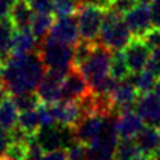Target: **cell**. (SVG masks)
<instances>
[{
	"label": "cell",
	"mask_w": 160,
	"mask_h": 160,
	"mask_svg": "<svg viewBox=\"0 0 160 160\" xmlns=\"http://www.w3.org/2000/svg\"><path fill=\"white\" fill-rule=\"evenodd\" d=\"M47 66L38 50L29 54H12L4 64L3 85L11 95L32 93L42 79Z\"/></svg>",
	"instance_id": "obj_1"
},
{
	"label": "cell",
	"mask_w": 160,
	"mask_h": 160,
	"mask_svg": "<svg viewBox=\"0 0 160 160\" xmlns=\"http://www.w3.org/2000/svg\"><path fill=\"white\" fill-rule=\"evenodd\" d=\"M38 54L47 69L69 72L73 68L74 47L68 45L48 35L38 44Z\"/></svg>",
	"instance_id": "obj_2"
},
{
	"label": "cell",
	"mask_w": 160,
	"mask_h": 160,
	"mask_svg": "<svg viewBox=\"0 0 160 160\" xmlns=\"http://www.w3.org/2000/svg\"><path fill=\"white\" fill-rule=\"evenodd\" d=\"M114 50L107 48L99 40L91 50L89 57L85 60L77 69L82 73V76L88 79L90 88L95 86L102 79L110 76V65Z\"/></svg>",
	"instance_id": "obj_3"
},
{
	"label": "cell",
	"mask_w": 160,
	"mask_h": 160,
	"mask_svg": "<svg viewBox=\"0 0 160 160\" xmlns=\"http://www.w3.org/2000/svg\"><path fill=\"white\" fill-rule=\"evenodd\" d=\"M131 38H132V33L124 22L123 15L112 9H107L101 28L99 41L115 52V50H122L131 41Z\"/></svg>",
	"instance_id": "obj_4"
},
{
	"label": "cell",
	"mask_w": 160,
	"mask_h": 160,
	"mask_svg": "<svg viewBox=\"0 0 160 160\" xmlns=\"http://www.w3.org/2000/svg\"><path fill=\"white\" fill-rule=\"evenodd\" d=\"M106 11L107 9L94 4H88V3L82 4V7L77 12L79 36H81L82 40L98 41L101 28L106 16Z\"/></svg>",
	"instance_id": "obj_5"
},
{
	"label": "cell",
	"mask_w": 160,
	"mask_h": 160,
	"mask_svg": "<svg viewBox=\"0 0 160 160\" xmlns=\"http://www.w3.org/2000/svg\"><path fill=\"white\" fill-rule=\"evenodd\" d=\"M107 122L108 117L101 115V114H91V115L83 117L81 122L73 128L74 138L76 140L83 143L85 146H89L102 135Z\"/></svg>",
	"instance_id": "obj_6"
},
{
	"label": "cell",
	"mask_w": 160,
	"mask_h": 160,
	"mask_svg": "<svg viewBox=\"0 0 160 160\" xmlns=\"http://www.w3.org/2000/svg\"><path fill=\"white\" fill-rule=\"evenodd\" d=\"M66 72L47 69L37 86V94L42 103H54L61 101V89L66 77Z\"/></svg>",
	"instance_id": "obj_7"
},
{
	"label": "cell",
	"mask_w": 160,
	"mask_h": 160,
	"mask_svg": "<svg viewBox=\"0 0 160 160\" xmlns=\"http://www.w3.org/2000/svg\"><path fill=\"white\" fill-rule=\"evenodd\" d=\"M91 88L88 79L82 76L77 68H72L68 72L61 89V101H81L90 94Z\"/></svg>",
	"instance_id": "obj_8"
},
{
	"label": "cell",
	"mask_w": 160,
	"mask_h": 160,
	"mask_svg": "<svg viewBox=\"0 0 160 160\" xmlns=\"http://www.w3.org/2000/svg\"><path fill=\"white\" fill-rule=\"evenodd\" d=\"M122 53L131 74H134L146 69L148 57L151 54V48L143 41V38L132 37L131 41L122 49Z\"/></svg>",
	"instance_id": "obj_9"
},
{
	"label": "cell",
	"mask_w": 160,
	"mask_h": 160,
	"mask_svg": "<svg viewBox=\"0 0 160 160\" xmlns=\"http://www.w3.org/2000/svg\"><path fill=\"white\" fill-rule=\"evenodd\" d=\"M123 20L132 33V37H142L153 27L151 18V4L139 3L130 12L123 15Z\"/></svg>",
	"instance_id": "obj_10"
},
{
	"label": "cell",
	"mask_w": 160,
	"mask_h": 160,
	"mask_svg": "<svg viewBox=\"0 0 160 160\" xmlns=\"http://www.w3.org/2000/svg\"><path fill=\"white\" fill-rule=\"evenodd\" d=\"M49 107L56 123L64 127L74 128L83 118L82 108L77 101H58L49 103Z\"/></svg>",
	"instance_id": "obj_11"
},
{
	"label": "cell",
	"mask_w": 160,
	"mask_h": 160,
	"mask_svg": "<svg viewBox=\"0 0 160 160\" xmlns=\"http://www.w3.org/2000/svg\"><path fill=\"white\" fill-rule=\"evenodd\" d=\"M48 35L58 41L68 44V45H76L79 41V29H78V21L73 16H56V20L53 22L52 28Z\"/></svg>",
	"instance_id": "obj_12"
},
{
	"label": "cell",
	"mask_w": 160,
	"mask_h": 160,
	"mask_svg": "<svg viewBox=\"0 0 160 160\" xmlns=\"http://www.w3.org/2000/svg\"><path fill=\"white\" fill-rule=\"evenodd\" d=\"M135 111L146 126L160 128V101L155 94H139L135 103Z\"/></svg>",
	"instance_id": "obj_13"
},
{
	"label": "cell",
	"mask_w": 160,
	"mask_h": 160,
	"mask_svg": "<svg viewBox=\"0 0 160 160\" xmlns=\"http://www.w3.org/2000/svg\"><path fill=\"white\" fill-rule=\"evenodd\" d=\"M110 95L114 105H115V108L119 112L122 110L135 108V103L138 101L139 93L128 77L126 79H122V81H118Z\"/></svg>",
	"instance_id": "obj_14"
},
{
	"label": "cell",
	"mask_w": 160,
	"mask_h": 160,
	"mask_svg": "<svg viewBox=\"0 0 160 160\" xmlns=\"http://www.w3.org/2000/svg\"><path fill=\"white\" fill-rule=\"evenodd\" d=\"M115 128L121 139H134L143 128V121L134 108L122 110L115 118Z\"/></svg>",
	"instance_id": "obj_15"
},
{
	"label": "cell",
	"mask_w": 160,
	"mask_h": 160,
	"mask_svg": "<svg viewBox=\"0 0 160 160\" xmlns=\"http://www.w3.org/2000/svg\"><path fill=\"white\" fill-rule=\"evenodd\" d=\"M139 150L148 158H153L160 148V128L146 126L134 138Z\"/></svg>",
	"instance_id": "obj_16"
},
{
	"label": "cell",
	"mask_w": 160,
	"mask_h": 160,
	"mask_svg": "<svg viewBox=\"0 0 160 160\" xmlns=\"http://www.w3.org/2000/svg\"><path fill=\"white\" fill-rule=\"evenodd\" d=\"M15 33L16 28L12 20L9 18L0 20V61L3 64H5L12 56Z\"/></svg>",
	"instance_id": "obj_17"
},
{
	"label": "cell",
	"mask_w": 160,
	"mask_h": 160,
	"mask_svg": "<svg viewBox=\"0 0 160 160\" xmlns=\"http://www.w3.org/2000/svg\"><path fill=\"white\" fill-rule=\"evenodd\" d=\"M33 18H35V11L31 8L27 0H18L9 13V19L12 20L16 31L31 29Z\"/></svg>",
	"instance_id": "obj_18"
},
{
	"label": "cell",
	"mask_w": 160,
	"mask_h": 160,
	"mask_svg": "<svg viewBox=\"0 0 160 160\" xmlns=\"http://www.w3.org/2000/svg\"><path fill=\"white\" fill-rule=\"evenodd\" d=\"M38 40L33 35L32 29L16 31L13 38L12 54H29L38 50Z\"/></svg>",
	"instance_id": "obj_19"
},
{
	"label": "cell",
	"mask_w": 160,
	"mask_h": 160,
	"mask_svg": "<svg viewBox=\"0 0 160 160\" xmlns=\"http://www.w3.org/2000/svg\"><path fill=\"white\" fill-rule=\"evenodd\" d=\"M19 108L16 106L11 94L5 99L0 102V126L7 130L12 131L16 128L19 121Z\"/></svg>",
	"instance_id": "obj_20"
},
{
	"label": "cell",
	"mask_w": 160,
	"mask_h": 160,
	"mask_svg": "<svg viewBox=\"0 0 160 160\" xmlns=\"http://www.w3.org/2000/svg\"><path fill=\"white\" fill-rule=\"evenodd\" d=\"M18 127L28 135L29 138H35L37 132L41 128V123H40V117L38 111L36 110H28V111H21L19 114V121H18Z\"/></svg>",
	"instance_id": "obj_21"
},
{
	"label": "cell",
	"mask_w": 160,
	"mask_h": 160,
	"mask_svg": "<svg viewBox=\"0 0 160 160\" xmlns=\"http://www.w3.org/2000/svg\"><path fill=\"white\" fill-rule=\"evenodd\" d=\"M54 20H56L54 13H35L31 29L38 41H41V40H44L48 36Z\"/></svg>",
	"instance_id": "obj_22"
},
{
	"label": "cell",
	"mask_w": 160,
	"mask_h": 160,
	"mask_svg": "<svg viewBox=\"0 0 160 160\" xmlns=\"http://www.w3.org/2000/svg\"><path fill=\"white\" fill-rule=\"evenodd\" d=\"M130 79H131V82L135 85V88L139 94H146V93H151V90L155 89L158 78L153 76L150 70L143 69L139 73L131 74Z\"/></svg>",
	"instance_id": "obj_23"
},
{
	"label": "cell",
	"mask_w": 160,
	"mask_h": 160,
	"mask_svg": "<svg viewBox=\"0 0 160 160\" xmlns=\"http://www.w3.org/2000/svg\"><path fill=\"white\" fill-rule=\"evenodd\" d=\"M110 76L112 78H115L117 81H122V79H126L131 76V72L128 69L127 64H126L122 50H115L112 53L111 65H110Z\"/></svg>",
	"instance_id": "obj_24"
},
{
	"label": "cell",
	"mask_w": 160,
	"mask_h": 160,
	"mask_svg": "<svg viewBox=\"0 0 160 160\" xmlns=\"http://www.w3.org/2000/svg\"><path fill=\"white\" fill-rule=\"evenodd\" d=\"M83 0H53L56 16H73L77 15L82 7Z\"/></svg>",
	"instance_id": "obj_25"
},
{
	"label": "cell",
	"mask_w": 160,
	"mask_h": 160,
	"mask_svg": "<svg viewBox=\"0 0 160 160\" xmlns=\"http://www.w3.org/2000/svg\"><path fill=\"white\" fill-rule=\"evenodd\" d=\"M16 106L20 111H28V110H36L38 105L41 103V99L37 93H22V94H15L12 95Z\"/></svg>",
	"instance_id": "obj_26"
},
{
	"label": "cell",
	"mask_w": 160,
	"mask_h": 160,
	"mask_svg": "<svg viewBox=\"0 0 160 160\" xmlns=\"http://www.w3.org/2000/svg\"><path fill=\"white\" fill-rule=\"evenodd\" d=\"M139 3H140L139 0H111L108 9H112L121 15H126L132 8H135Z\"/></svg>",
	"instance_id": "obj_27"
},
{
	"label": "cell",
	"mask_w": 160,
	"mask_h": 160,
	"mask_svg": "<svg viewBox=\"0 0 160 160\" xmlns=\"http://www.w3.org/2000/svg\"><path fill=\"white\" fill-rule=\"evenodd\" d=\"M146 69L150 70L158 79L160 78V48L151 50V54L148 57Z\"/></svg>",
	"instance_id": "obj_28"
},
{
	"label": "cell",
	"mask_w": 160,
	"mask_h": 160,
	"mask_svg": "<svg viewBox=\"0 0 160 160\" xmlns=\"http://www.w3.org/2000/svg\"><path fill=\"white\" fill-rule=\"evenodd\" d=\"M35 13H54L53 0H27Z\"/></svg>",
	"instance_id": "obj_29"
},
{
	"label": "cell",
	"mask_w": 160,
	"mask_h": 160,
	"mask_svg": "<svg viewBox=\"0 0 160 160\" xmlns=\"http://www.w3.org/2000/svg\"><path fill=\"white\" fill-rule=\"evenodd\" d=\"M44 153H45L44 150L41 148V146L38 144V142L36 140V136H35V138H32L29 140L27 155H25L24 160H42Z\"/></svg>",
	"instance_id": "obj_30"
},
{
	"label": "cell",
	"mask_w": 160,
	"mask_h": 160,
	"mask_svg": "<svg viewBox=\"0 0 160 160\" xmlns=\"http://www.w3.org/2000/svg\"><path fill=\"white\" fill-rule=\"evenodd\" d=\"M140 38H143V41L151 48V50L160 48V28L152 27L151 29L148 31L146 35H143Z\"/></svg>",
	"instance_id": "obj_31"
},
{
	"label": "cell",
	"mask_w": 160,
	"mask_h": 160,
	"mask_svg": "<svg viewBox=\"0 0 160 160\" xmlns=\"http://www.w3.org/2000/svg\"><path fill=\"white\" fill-rule=\"evenodd\" d=\"M42 160H69V156H68L66 148H58L54 151L45 152Z\"/></svg>",
	"instance_id": "obj_32"
},
{
	"label": "cell",
	"mask_w": 160,
	"mask_h": 160,
	"mask_svg": "<svg viewBox=\"0 0 160 160\" xmlns=\"http://www.w3.org/2000/svg\"><path fill=\"white\" fill-rule=\"evenodd\" d=\"M16 2L18 0H0V20L9 18V13Z\"/></svg>",
	"instance_id": "obj_33"
},
{
	"label": "cell",
	"mask_w": 160,
	"mask_h": 160,
	"mask_svg": "<svg viewBox=\"0 0 160 160\" xmlns=\"http://www.w3.org/2000/svg\"><path fill=\"white\" fill-rule=\"evenodd\" d=\"M9 142H11L9 131L4 130L2 126H0V155L7 151V147L9 146Z\"/></svg>",
	"instance_id": "obj_34"
},
{
	"label": "cell",
	"mask_w": 160,
	"mask_h": 160,
	"mask_svg": "<svg viewBox=\"0 0 160 160\" xmlns=\"http://www.w3.org/2000/svg\"><path fill=\"white\" fill-rule=\"evenodd\" d=\"M151 18L152 25L155 28H160V2L151 3Z\"/></svg>",
	"instance_id": "obj_35"
},
{
	"label": "cell",
	"mask_w": 160,
	"mask_h": 160,
	"mask_svg": "<svg viewBox=\"0 0 160 160\" xmlns=\"http://www.w3.org/2000/svg\"><path fill=\"white\" fill-rule=\"evenodd\" d=\"M8 95H9V91H8L7 89H5V86L2 83V85H0V102H2L3 99L7 98Z\"/></svg>",
	"instance_id": "obj_36"
},
{
	"label": "cell",
	"mask_w": 160,
	"mask_h": 160,
	"mask_svg": "<svg viewBox=\"0 0 160 160\" xmlns=\"http://www.w3.org/2000/svg\"><path fill=\"white\" fill-rule=\"evenodd\" d=\"M0 160H18L15 156H12L11 153H8V152H4V153H2L0 155Z\"/></svg>",
	"instance_id": "obj_37"
},
{
	"label": "cell",
	"mask_w": 160,
	"mask_h": 160,
	"mask_svg": "<svg viewBox=\"0 0 160 160\" xmlns=\"http://www.w3.org/2000/svg\"><path fill=\"white\" fill-rule=\"evenodd\" d=\"M153 91H155V95L158 97V99L160 101V78L158 79V82L155 85V89H153Z\"/></svg>",
	"instance_id": "obj_38"
},
{
	"label": "cell",
	"mask_w": 160,
	"mask_h": 160,
	"mask_svg": "<svg viewBox=\"0 0 160 160\" xmlns=\"http://www.w3.org/2000/svg\"><path fill=\"white\" fill-rule=\"evenodd\" d=\"M3 70H4V64L0 61V85L3 83Z\"/></svg>",
	"instance_id": "obj_39"
},
{
	"label": "cell",
	"mask_w": 160,
	"mask_h": 160,
	"mask_svg": "<svg viewBox=\"0 0 160 160\" xmlns=\"http://www.w3.org/2000/svg\"><path fill=\"white\" fill-rule=\"evenodd\" d=\"M140 3H148V4H151L152 2H160V0H139Z\"/></svg>",
	"instance_id": "obj_40"
},
{
	"label": "cell",
	"mask_w": 160,
	"mask_h": 160,
	"mask_svg": "<svg viewBox=\"0 0 160 160\" xmlns=\"http://www.w3.org/2000/svg\"><path fill=\"white\" fill-rule=\"evenodd\" d=\"M155 160H160V148H159V151H158V153L155 155Z\"/></svg>",
	"instance_id": "obj_41"
},
{
	"label": "cell",
	"mask_w": 160,
	"mask_h": 160,
	"mask_svg": "<svg viewBox=\"0 0 160 160\" xmlns=\"http://www.w3.org/2000/svg\"><path fill=\"white\" fill-rule=\"evenodd\" d=\"M111 160H115V159H111Z\"/></svg>",
	"instance_id": "obj_42"
}]
</instances>
